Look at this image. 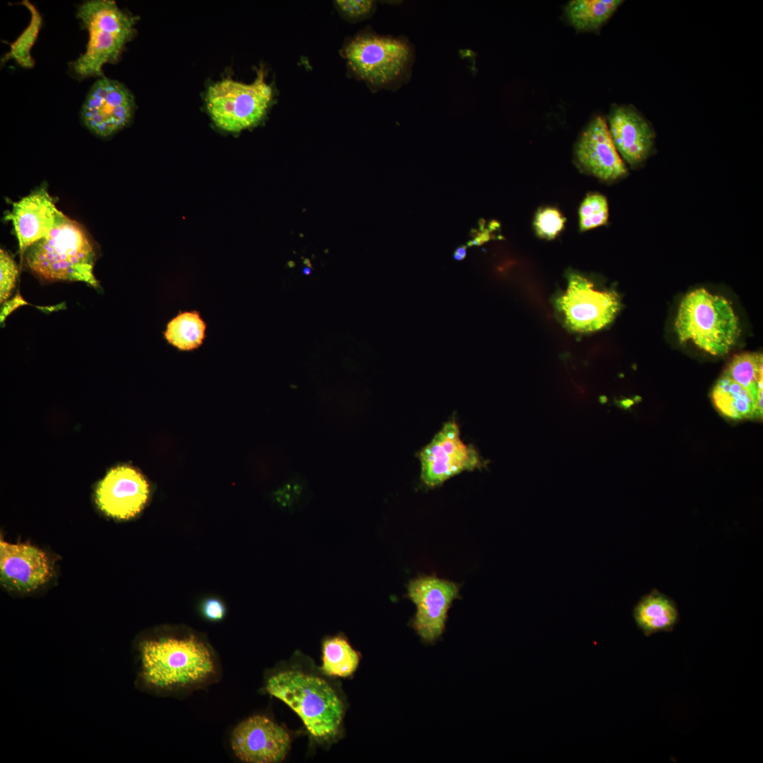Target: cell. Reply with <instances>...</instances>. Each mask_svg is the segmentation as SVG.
<instances>
[{"label": "cell", "instance_id": "obj_11", "mask_svg": "<svg viewBox=\"0 0 763 763\" xmlns=\"http://www.w3.org/2000/svg\"><path fill=\"white\" fill-rule=\"evenodd\" d=\"M458 594L457 584L436 576L410 581L408 596L417 609L411 625L425 642L432 643L442 634L448 610Z\"/></svg>", "mask_w": 763, "mask_h": 763}, {"label": "cell", "instance_id": "obj_9", "mask_svg": "<svg viewBox=\"0 0 763 763\" xmlns=\"http://www.w3.org/2000/svg\"><path fill=\"white\" fill-rule=\"evenodd\" d=\"M420 479L427 487H437L465 471L480 470L486 462L476 449L461 439L454 420L444 423L419 452Z\"/></svg>", "mask_w": 763, "mask_h": 763}, {"label": "cell", "instance_id": "obj_26", "mask_svg": "<svg viewBox=\"0 0 763 763\" xmlns=\"http://www.w3.org/2000/svg\"><path fill=\"white\" fill-rule=\"evenodd\" d=\"M565 221V218L558 209L554 207H544L536 212L533 227L539 237L552 239L564 229Z\"/></svg>", "mask_w": 763, "mask_h": 763}, {"label": "cell", "instance_id": "obj_14", "mask_svg": "<svg viewBox=\"0 0 763 763\" xmlns=\"http://www.w3.org/2000/svg\"><path fill=\"white\" fill-rule=\"evenodd\" d=\"M574 158L585 171L605 182L624 177L626 164L609 134L605 119L594 117L580 134L574 149Z\"/></svg>", "mask_w": 763, "mask_h": 763}, {"label": "cell", "instance_id": "obj_19", "mask_svg": "<svg viewBox=\"0 0 763 763\" xmlns=\"http://www.w3.org/2000/svg\"><path fill=\"white\" fill-rule=\"evenodd\" d=\"M622 3L621 0H571L564 7L563 16L578 32H596Z\"/></svg>", "mask_w": 763, "mask_h": 763}, {"label": "cell", "instance_id": "obj_18", "mask_svg": "<svg viewBox=\"0 0 763 763\" xmlns=\"http://www.w3.org/2000/svg\"><path fill=\"white\" fill-rule=\"evenodd\" d=\"M634 619L646 636L673 630L679 620L675 603L656 589L643 596L635 605Z\"/></svg>", "mask_w": 763, "mask_h": 763}, {"label": "cell", "instance_id": "obj_25", "mask_svg": "<svg viewBox=\"0 0 763 763\" xmlns=\"http://www.w3.org/2000/svg\"><path fill=\"white\" fill-rule=\"evenodd\" d=\"M609 215L606 198L598 193L588 194L579 209V230L586 231L605 225Z\"/></svg>", "mask_w": 763, "mask_h": 763}, {"label": "cell", "instance_id": "obj_20", "mask_svg": "<svg viewBox=\"0 0 763 763\" xmlns=\"http://www.w3.org/2000/svg\"><path fill=\"white\" fill-rule=\"evenodd\" d=\"M711 399L716 409L732 419L755 418L756 400L750 390L735 381L721 376L712 391Z\"/></svg>", "mask_w": 763, "mask_h": 763}, {"label": "cell", "instance_id": "obj_31", "mask_svg": "<svg viewBox=\"0 0 763 763\" xmlns=\"http://www.w3.org/2000/svg\"><path fill=\"white\" fill-rule=\"evenodd\" d=\"M466 255V247L461 246L455 250L454 253V258L456 260H462L465 258Z\"/></svg>", "mask_w": 763, "mask_h": 763}, {"label": "cell", "instance_id": "obj_12", "mask_svg": "<svg viewBox=\"0 0 763 763\" xmlns=\"http://www.w3.org/2000/svg\"><path fill=\"white\" fill-rule=\"evenodd\" d=\"M235 756L247 763L283 761L290 747L288 732L264 716H253L239 723L230 738Z\"/></svg>", "mask_w": 763, "mask_h": 763}, {"label": "cell", "instance_id": "obj_23", "mask_svg": "<svg viewBox=\"0 0 763 763\" xmlns=\"http://www.w3.org/2000/svg\"><path fill=\"white\" fill-rule=\"evenodd\" d=\"M360 656L342 636L326 639L323 643L321 670L330 676L347 677L357 669Z\"/></svg>", "mask_w": 763, "mask_h": 763}, {"label": "cell", "instance_id": "obj_29", "mask_svg": "<svg viewBox=\"0 0 763 763\" xmlns=\"http://www.w3.org/2000/svg\"><path fill=\"white\" fill-rule=\"evenodd\" d=\"M200 612L203 617L210 621H220L226 615L224 603L215 597L204 598L200 604Z\"/></svg>", "mask_w": 763, "mask_h": 763}, {"label": "cell", "instance_id": "obj_27", "mask_svg": "<svg viewBox=\"0 0 763 763\" xmlns=\"http://www.w3.org/2000/svg\"><path fill=\"white\" fill-rule=\"evenodd\" d=\"M18 274V266L10 256L0 249V303L7 301L14 289Z\"/></svg>", "mask_w": 763, "mask_h": 763}, {"label": "cell", "instance_id": "obj_32", "mask_svg": "<svg viewBox=\"0 0 763 763\" xmlns=\"http://www.w3.org/2000/svg\"><path fill=\"white\" fill-rule=\"evenodd\" d=\"M303 273H305V274H307H307H309V273H311V270H310L309 268H304L303 269Z\"/></svg>", "mask_w": 763, "mask_h": 763}, {"label": "cell", "instance_id": "obj_15", "mask_svg": "<svg viewBox=\"0 0 763 763\" xmlns=\"http://www.w3.org/2000/svg\"><path fill=\"white\" fill-rule=\"evenodd\" d=\"M606 123L613 143L625 163L636 167L652 154L655 132L633 105H612Z\"/></svg>", "mask_w": 763, "mask_h": 763}, {"label": "cell", "instance_id": "obj_10", "mask_svg": "<svg viewBox=\"0 0 763 763\" xmlns=\"http://www.w3.org/2000/svg\"><path fill=\"white\" fill-rule=\"evenodd\" d=\"M135 110V99L130 90L105 76L97 78L89 89L80 116L91 133L107 138L126 126Z\"/></svg>", "mask_w": 763, "mask_h": 763}, {"label": "cell", "instance_id": "obj_4", "mask_svg": "<svg viewBox=\"0 0 763 763\" xmlns=\"http://www.w3.org/2000/svg\"><path fill=\"white\" fill-rule=\"evenodd\" d=\"M343 55L353 73L372 90L397 89L407 83L415 62V48L406 37L363 31L345 44Z\"/></svg>", "mask_w": 763, "mask_h": 763}, {"label": "cell", "instance_id": "obj_5", "mask_svg": "<svg viewBox=\"0 0 763 763\" xmlns=\"http://www.w3.org/2000/svg\"><path fill=\"white\" fill-rule=\"evenodd\" d=\"M266 689L296 712L316 739L329 740L338 733L343 705L324 680L297 670H285L271 676Z\"/></svg>", "mask_w": 763, "mask_h": 763}, {"label": "cell", "instance_id": "obj_22", "mask_svg": "<svg viewBox=\"0 0 763 763\" xmlns=\"http://www.w3.org/2000/svg\"><path fill=\"white\" fill-rule=\"evenodd\" d=\"M206 328L197 311L180 312L167 324L164 336L180 350H193L202 344Z\"/></svg>", "mask_w": 763, "mask_h": 763}, {"label": "cell", "instance_id": "obj_3", "mask_svg": "<svg viewBox=\"0 0 763 763\" xmlns=\"http://www.w3.org/2000/svg\"><path fill=\"white\" fill-rule=\"evenodd\" d=\"M24 255L28 268L41 278L80 281L98 287L93 273V247L82 227L66 215Z\"/></svg>", "mask_w": 763, "mask_h": 763}, {"label": "cell", "instance_id": "obj_2", "mask_svg": "<svg viewBox=\"0 0 763 763\" xmlns=\"http://www.w3.org/2000/svg\"><path fill=\"white\" fill-rule=\"evenodd\" d=\"M76 16L88 40L85 52L68 64L71 76L78 81L103 77V66L117 64L134 37L138 18L112 0L85 1Z\"/></svg>", "mask_w": 763, "mask_h": 763}, {"label": "cell", "instance_id": "obj_13", "mask_svg": "<svg viewBox=\"0 0 763 763\" xmlns=\"http://www.w3.org/2000/svg\"><path fill=\"white\" fill-rule=\"evenodd\" d=\"M149 493V485L139 471L129 466H119L98 483L95 501L107 516L129 519L141 511Z\"/></svg>", "mask_w": 763, "mask_h": 763}, {"label": "cell", "instance_id": "obj_8", "mask_svg": "<svg viewBox=\"0 0 763 763\" xmlns=\"http://www.w3.org/2000/svg\"><path fill=\"white\" fill-rule=\"evenodd\" d=\"M555 308L563 324L571 331L591 333L608 325L617 315L618 295L598 289L589 278L571 273L567 287L555 300Z\"/></svg>", "mask_w": 763, "mask_h": 763}, {"label": "cell", "instance_id": "obj_30", "mask_svg": "<svg viewBox=\"0 0 763 763\" xmlns=\"http://www.w3.org/2000/svg\"><path fill=\"white\" fill-rule=\"evenodd\" d=\"M26 302L23 300L20 295H17L13 300L6 302L1 312V321H4L6 317L8 316L13 310L18 308L20 305L25 304Z\"/></svg>", "mask_w": 763, "mask_h": 763}, {"label": "cell", "instance_id": "obj_16", "mask_svg": "<svg viewBox=\"0 0 763 763\" xmlns=\"http://www.w3.org/2000/svg\"><path fill=\"white\" fill-rule=\"evenodd\" d=\"M52 575L47 555L25 543L0 541V580L7 589L29 592L45 582Z\"/></svg>", "mask_w": 763, "mask_h": 763}, {"label": "cell", "instance_id": "obj_7", "mask_svg": "<svg viewBox=\"0 0 763 763\" xmlns=\"http://www.w3.org/2000/svg\"><path fill=\"white\" fill-rule=\"evenodd\" d=\"M273 100V89L261 67L251 83L230 77L211 85L206 94V105L215 124L229 132L252 127L265 117Z\"/></svg>", "mask_w": 763, "mask_h": 763}, {"label": "cell", "instance_id": "obj_17", "mask_svg": "<svg viewBox=\"0 0 763 763\" xmlns=\"http://www.w3.org/2000/svg\"><path fill=\"white\" fill-rule=\"evenodd\" d=\"M65 216L43 188L13 203L6 219L12 222L21 256L31 245L47 235Z\"/></svg>", "mask_w": 763, "mask_h": 763}, {"label": "cell", "instance_id": "obj_21", "mask_svg": "<svg viewBox=\"0 0 763 763\" xmlns=\"http://www.w3.org/2000/svg\"><path fill=\"white\" fill-rule=\"evenodd\" d=\"M763 356L759 353H744L735 355L728 363L723 376L751 391L756 400L755 418H761L762 408Z\"/></svg>", "mask_w": 763, "mask_h": 763}, {"label": "cell", "instance_id": "obj_28", "mask_svg": "<svg viewBox=\"0 0 763 763\" xmlns=\"http://www.w3.org/2000/svg\"><path fill=\"white\" fill-rule=\"evenodd\" d=\"M335 5L338 11L351 20H360L371 16L376 3L372 0H337Z\"/></svg>", "mask_w": 763, "mask_h": 763}, {"label": "cell", "instance_id": "obj_1", "mask_svg": "<svg viewBox=\"0 0 763 763\" xmlns=\"http://www.w3.org/2000/svg\"><path fill=\"white\" fill-rule=\"evenodd\" d=\"M139 677L150 689L169 690L201 684L215 674L207 644L197 636L165 634L138 645Z\"/></svg>", "mask_w": 763, "mask_h": 763}, {"label": "cell", "instance_id": "obj_24", "mask_svg": "<svg viewBox=\"0 0 763 763\" xmlns=\"http://www.w3.org/2000/svg\"><path fill=\"white\" fill-rule=\"evenodd\" d=\"M20 4L30 11V20L27 28L10 45V51L6 54L4 60L13 59L21 67L31 69L35 64L31 55V49L42 27V18L38 10L29 1L24 0L20 2Z\"/></svg>", "mask_w": 763, "mask_h": 763}, {"label": "cell", "instance_id": "obj_6", "mask_svg": "<svg viewBox=\"0 0 763 763\" xmlns=\"http://www.w3.org/2000/svg\"><path fill=\"white\" fill-rule=\"evenodd\" d=\"M675 326L681 343L691 340L714 355L728 353L740 333L738 318L729 301L704 288L682 299Z\"/></svg>", "mask_w": 763, "mask_h": 763}]
</instances>
